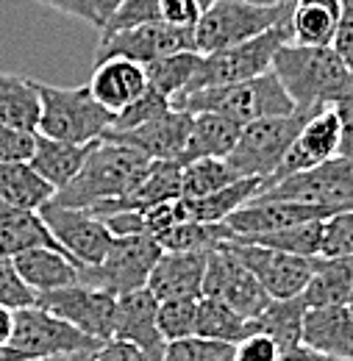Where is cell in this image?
I'll use <instances>...</instances> for the list:
<instances>
[{
    "label": "cell",
    "mask_w": 353,
    "mask_h": 361,
    "mask_svg": "<svg viewBox=\"0 0 353 361\" xmlns=\"http://www.w3.org/2000/svg\"><path fill=\"white\" fill-rule=\"evenodd\" d=\"M156 309H159V303L145 286L120 295L117 298V314H114V339L133 345L150 361H164L167 342L159 334Z\"/></svg>",
    "instance_id": "obj_19"
},
{
    "label": "cell",
    "mask_w": 353,
    "mask_h": 361,
    "mask_svg": "<svg viewBox=\"0 0 353 361\" xmlns=\"http://www.w3.org/2000/svg\"><path fill=\"white\" fill-rule=\"evenodd\" d=\"M37 306L50 312L53 317L70 322L81 334H87L97 342L114 339V314H117V295L89 286L73 283L64 289H53L37 295Z\"/></svg>",
    "instance_id": "obj_11"
},
{
    "label": "cell",
    "mask_w": 353,
    "mask_h": 361,
    "mask_svg": "<svg viewBox=\"0 0 353 361\" xmlns=\"http://www.w3.org/2000/svg\"><path fill=\"white\" fill-rule=\"evenodd\" d=\"M287 42H292L289 20L270 28L265 34H259V37H253V39H245V42L228 45L222 50H215V53H206V56H201L198 73H195L186 92H198L206 90V87H228V84H239V81L265 75L273 70L275 53Z\"/></svg>",
    "instance_id": "obj_7"
},
{
    "label": "cell",
    "mask_w": 353,
    "mask_h": 361,
    "mask_svg": "<svg viewBox=\"0 0 353 361\" xmlns=\"http://www.w3.org/2000/svg\"><path fill=\"white\" fill-rule=\"evenodd\" d=\"M353 292V256H314V270L301 292L306 309L348 306Z\"/></svg>",
    "instance_id": "obj_24"
},
{
    "label": "cell",
    "mask_w": 353,
    "mask_h": 361,
    "mask_svg": "<svg viewBox=\"0 0 353 361\" xmlns=\"http://www.w3.org/2000/svg\"><path fill=\"white\" fill-rule=\"evenodd\" d=\"M11 264L34 295L78 283V267L53 247H31L25 253H17L11 256Z\"/></svg>",
    "instance_id": "obj_23"
},
{
    "label": "cell",
    "mask_w": 353,
    "mask_h": 361,
    "mask_svg": "<svg viewBox=\"0 0 353 361\" xmlns=\"http://www.w3.org/2000/svg\"><path fill=\"white\" fill-rule=\"evenodd\" d=\"M311 114L314 111L295 109L292 114L262 117V120L242 126L237 147L225 159L228 167L237 173V178H251V176L270 178V176H275L287 147L292 145V139L298 136V131L304 128V123Z\"/></svg>",
    "instance_id": "obj_8"
},
{
    "label": "cell",
    "mask_w": 353,
    "mask_h": 361,
    "mask_svg": "<svg viewBox=\"0 0 353 361\" xmlns=\"http://www.w3.org/2000/svg\"><path fill=\"white\" fill-rule=\"evenodd\" d=\"M11 331H14V309L0 306V348H3V345H8Z\"/></svg>",
    "instance_id": "obj_52"
},
{
    "label": "cell",
    "mask_w": 353,
    "mask_h": 361,
    "mask_svg": "<svg viewBox=\"0 0 353 361\" xmlns=\"http://www.w3.org/2000/svg\"><path fill=\"white\" fill-rule=\"evenodd\" d=\"M323 223L325 220H314V223L281 228V231H270V233L231 236L225 242H248V245H262V247H270V250H281V253L311 259V256H320V247H323Z\"/></svg>",
    "instance_id": "obj_33"
},
{
    "label": "cell",
    "mask_w": 353,
    "mask_h": 361,
    "mask_svg": "<svg viewBox=\"0 0 353 361\" xmlns=\"http://www.w3.org/2000/svg\"><path fill=\"white\" fill-rule=\"evenodd\" d=\"M284 3H289V0H284Z\"/></svg>",
    "instance_id": "obj_57"
},
{
    "label": "cell",
    "mask_w": 353,
    "mask_h": 361,
    "mask_svg": "<svg viewBox=\"0 0 353 361\" xmlns=\"http://www.w3.org/2000/svg\"><path fill=\"white\" fill-rule=\"evenodd\" d=\"M301 345L320 356L353 361V317L348 306H317L304 312Z\"/></svg>",
    "instance_id": "obj_21"
},
{
    "label": "cell",
    "mask_w": 353,
    "mask_h": 361,
    "mask_svg": "<svg viewBox=\"0 0 353 361\" xmlns=\"http://www.w3.org/2000/svg\"><path fill=\"white\" fill-rule=\"evenodd\" d=\"M192 128V114L170 109L131 131H106L100 139H114L123 145H131L139 153H145L150 161H178Z\"/></svg>",
    "instance_id": "obj_18"
},
{
    "label": "cell",
    "mask_w": 353,
    "mask_h": 361,
    "mask_svg": "<svg viewBox=\"0 0 353 361\" xmlns=\"http://www.w3.org/2000/svg\"><path fill=\"white\" fill-rule=\"evenodd\" d=\"M331 47L342 59V64L353 73V11L345 8V6H342V14H340V23H337Z\"/></svg>",
    "instance_id": "obj_46"
},
{
    "label": "cell",
    "mask_w": 353,
    "mask_h": 361,
    "mask_svg": "<svg viewBox=\"0 0 353 361\" xmlns=\"http://www.w3.org/2000/svg\"><path fill=\"white\" fill-rule=\"evenodd\" d=\"M292 3H256V0H215L195 23V50L201 56L228 45L253 39L289 20Z\"/></svg>",
    "instance_id": "obj_4"
},
{
    "label": "cell",
    "mask_w": 353,
    "mask_h": 361,
    "mask_svg": "<svg viewBox=\"0 0 353 361\" xmlns=\"http://www.w3.org/2000/svg\"><path fill=\"white\" fill-rule=\"evenodd\" d=\"M37 212L76 267H95L106 259L114 236L109 233V228L103 226L100 217L89 214L84 209L56 206L50 200L40 206Z\"/></svg>",
    "instance_id": "obj_13"
},
{
    "label": "cell",
    "mask_w": 353,
    "mask_h": 361,
    "mask_svg": "<svg viewBox=\"0 0 353 361\" xmlns=\"http://www.w3.org/2000/svg\"><path fill=\"white\" fill-rule=\"evenodd\" d=\"M31 247H53V250L64 253L61 245L53 239V233L42 223L40 212L0 206V256L11 259V256L25 253Z\"/></svg>",
    "instance_id": "obj_28"
},
{
    "label": "cell",
    "mask_w": 353,
    "mask_h": 361,
    "mask_svg": "<svg viewBox=\"0 0 353 361\" xmlns=\"http://www.w3.org/2000/svg\"><path fill=\"white\" fill-rule=\"evenodd\" d=\"M164 361H234V345L189 336L164 345Z\"/></svg>",
    "instance_id": "obj_40"
},
{
    "label": "cell",
    "mask_w": 353,
    "mask_h": 361,
    "mask_svg": "<svg viewBox=\"0 0 353 361\" xmlns=\"http://www.w3.org/2000/svg\"><path fill=\"white\" fill-rule=\"evenodd\" d=\"M106 342H97L70 322L53 317L50 312L34 306L14 309V331L8 339V350H14L20 361H84Z\"/></svg>",
    "instance_id": "obj_5"
},
{
    "label": "cell",
    "mask_w": 353,
    "mask_h": 361,
    "mask_svg": "<svg viewBox=\"0 0 353 361\" xmlns=\"http://www.w3.org/2000/svg\"><path fill=\"white\" fill-rule=\"evenodd\" d=\"M173 109L189 111V114L212 111V114H220L237 126H248V123L262 120V117L292 114L295 103L287 94L284 84L278 81V75L270 70L265 75H256V78H248L239 84L186 92V94L173 100Z\"/></svg>",
    "instance_id": "obj_3"
},
{
    "label": "cell",
    "mask_w": 353,
    "mask_h": 361,
    "mask_svg": "<svg viewBox=\"0 0 353 361\" xmlns=\"http://www.w3.org/2000/svg\"><path fill=\"white\" fill-rule=\"evenodd\" d=\"M239 131H242V126L225 120L220 114H212V111L192 114L189 139H186V147H184L178 164L184 167L195 159H228L231 150L237 147Z\"/></svg>",
    "instance_id": "obj_27"
},
{
    "label": "cell",
    "mask_w": 353,
    "mask_h": 361,
    "mask_svg": "<svg viewBox=\"0 0 353 361\" xmlns=\"http://www.w3.org/2000/svg\"><path fill=\"white\" fill-rule=\"evenodd\" d=\"M84 361H150L142 350H136L128 342H120V339H109L100 350H95L89 359Z\"/></svg>",
    "instance_id": "obj_49"
},
{
    "label": "cell",
    "mask_w": 353,
    "mask_h": 361,
    "mask_svg": "<svg viewBox=\"0 0 353 361\" xmlns=\"http://www.w3.org/2000/svg\"><path fill=\"white\" fill-rule=\"evenodd\" d=\"M320 256H353V209H342L323 223Z\"/></svg>",
    "instance_id": "obj_41"
},
{
    "label": "cell",
    "mask_w": 353,
    "mask_h": 361,
    "mask_svg": "<svg viewBox=\"0 0 353 361\" xmlns=\"http://www.w3.org/2000/svg\"><path fill=\"white\" fill-rule=\"evenodd\" d=\"M87 90L106 111L117 114L148 90V75H145V67L136 61L106 59V61L95 64V73L89 78Z\"/></svg>",
    "instance_id": "obj_22"
},
{
    "label": "cell",
    "mask_w": 353,
    "mask_h": 361,
    "mask_svg": "<svg viewBox=\"0 0 353 361\" xmlns=\"http://www.w3.org/2000/svg\"><path fill=\"white\" fill-rule=\"evenodd\" d=\"M273 183H275L273 176L270 178L251 176V178H237L234 183L222 186V189L206 195V197H184L186 217L195 220V223H222L228 214H234L237 209L256 200Z\"/></svg>",
    "instance_id": "obj_25"
},
{
    "label": "cell",
    "mask_w": 353,
    "mask_h": 361,
    "mask_svg": "<svg viewBox=\"0 0 353 361\" xmlns=\"http://www.w3.org/2000/svg\"><path fill=\"white\" fill-rule=\"evenodd\" d=\"M156 242L162 245L164 253H186V250H212L220 242H225V228L222 223H195L184 220L176 226L164 228L156 233Z\"/></svg>",
    "instance_id": "obj_36"
},
{
    "label": "cell",
    "mask_w": 353,
    "mask_h": 361,
    "mask_svg": "<svg viewBox=\"0 0 353 361\" xmlns=\"http://www.w3.org/2000/svg\"><path fill=\"white\" fill-rule=\"evenodd\" d=\"M234 180L237 173L225 159H195L181 167V197H206Z\"/></svg>",
    "instance_id": "obj_37"
},
{
    "label": "cell",
    "mask_w": 353,
    "mask_h": 361,
    "mask_svg": "<svg viewBox=\"0 0 353 361\" xmlns=\"http://www.w3.org/2000/svg\"><path fill=\"white\" fill-rule=\"evenodd\" d=\"M259 200H301L334 209H353V159L334 156L311 170L278 178Z\"/></svg>",
    "instance_id": "obj_10"
},
{
    "label": "cell",
    "mask_w": 353,
    "mask_h": 361,
    "mask_svg": "<svg viewBox=\"0 0 353 361\" xmlns=\"http://www.w3.org/2000/svg\"><path fill=\"white\" fill-rule=\"evenodd\" d=\"M37 90L42 100L37 134L61 139V142L89 145L112 128L114 114L106 111L89 94L87 87H53V84L37 81Z\"/></svg>",
    "instance_id": "obj_6"
},
{
    "label": "cell",
    "mask_w": 353,
    "mask_h": 361,
    "mask_svg": "<svg viewBox=\"0 0 353 361\" xmlns=\"http://www.w3.org/2000/svg\"><path fill=\"white\" fill-rule=\"evenodd\" d=\"M342 209L334 206H317V203H301V200H251L248 206L237 209L222 220L225 239L231 236H253V233H270L281 228L304 226L314 220H328Z\"/></svg>",
    "instance_id": "obj_16"
},
{
    "label": "cell",
    "mask_w": 353,
    "mask_h": 361,
    "mask_svg": "<svg viewBox=\"0 0 353 361\" xmlns=\"http://www.w3.org/2000/svg\"><path fill=\"white\" fill-rule=\"evenodd\" d=\"M206 262H209V250L162 253L145 289L156 298V303L176 300V298H201Z\"/></svg>",
    "instance_id": "obj_20"
},
{
    "label": "cell",
    "mask_w": 353,
    "mask_h": 361,
    "mask_svg": "<svg viewBox=\"0 0 353 361\" xmlns=\"http://www.w3.org/2000/svg\"><path fill=\"white\" fill-rule=\"evenodd\" d=\"M198 64H201V53L184 50V53H173V56H164V59L145 64V75H148V84L153 90L162 92L173 103L176 97H181L189 90V84L198 73Z\"/></svg>",
    "instance_id": "obj_34"
},
{
    "label": "cell",
    "mask_w": 353,
    "mask_h": 361,
    "mask_svg": "<svg viewBox=\"0 0 353 361\" xmlns=\"http://www.w3.org/2000/svg\"><path fill=\"white\" fill-rule=\"evenodd\" d=\"M34 303H37V295L23 283V278L17 275L11 259L0 256V306L25 309V306H34Z\"/></svg>",
    "instance_id": "obj_42"
},
{
    "label": "cell",
    "mask_w": 353,
    "mask_h": 361,
    "mask_svg": "<svg viewBox=\"0 0 353 361\" xmlns=\"http://www.w3.org/2000/svg\"><path fill=\"white\" fill-rule=\"evenodd\" d=\"M195 336L237 345L239 339L248 336V319L239 317L234 309H228L225 303L215 300V298H198Z\"/></svg>",
    "instance_id": "obj_35"
},
{
    "label": "cell",
    "mask_w": 353,
    "mask_h": 361,
    "mask_svg": "<svg viewBox=\"0 0 353 361\" xmlns=\"http://www.w3.org/2000/svg\"><path fill=\"white\" fill-rule=\"evenodd\" d=\"M228 250L256 275L270 300H287L298 298L314 270V256H292L281 250H270L262 245H248V242H225Z\"/></svg>",
    "instance_id": "obj_15"
},
{
    "label": "cell",
    "mask_w": 353,
    "mask_h": 361,
    "mask_svg": "<svg viewBox=\"0 0 353 361\" xmlns=\"http://www.w3.org/2000/svg\"><path fill=\"white\" fill-rule=\"evenodd\" d=\"M50 197L53 189L31 170L28 161H0V206L37 212Z\"/></svg>",
    "instance_id": "obj_31"
},
{
    "label": "cell",
    "mask_w": 353,
    "mask_h": 361,
    "mask_svg": "<svg viewBox=\"0 0 353 361\" xmlns=\"http://www.w3.org/2000/svg\"><path fill=\"white\" fill-rule=\"evenodd\" d=\"M159 8H162V23L167 25L195 28L201 17V6L195 0H159Z\"/></svg>",
    "instance_id": "obj_45"
},
{
    "label": "cell",
    "mask_w": 353,
    "mask_h": 361,
    "mask_svg": "<svg viewBox=\"0 0 353 361\" xmlns=\"http://www.w3.org/2000/svg\"><path fill=\"white\" fill-rule=\"evenodd\" d=\"M281 350L265 334H248L234 345V361H278Z\"/></svg>",
    "instance_id": "obj_44"
},
{
    "label": "cell",
    "mask_w": 353,
    "mask_h": 361,
    "mask_svg": "<svg viewBox=\"0 0 353 361\" xmlns=\"http://www.w3.org/2000/svg\"><path fill=\"white\" fill-rule=\"evenodd\" d=\"M148 167H150V159L131 145H123L114 139H95L89 142L87 159L76 173V178L64 189L53 192L50 203L87 212L95 203L126 197L145 178Z\"/></svg>",
    "instance_id": "obj_1"
},
{
    "label": "cell",
    "mask_w": 353,
    "mask_h": 361,
    "mask_svg": "<svg viewBox=\"0 0 353 361\" xmlns=\"http://www.w3.org/2000/svg\"><path fill=\"white\" fill-rule=\"evenodd\" d=\"M304 312H306V306H304L301 295L287 298V300H270L253 319H248V334H265L284 353V350L301 345Z\"/></svg>",
    "instance_id": "obj_30"
},
{
    "label": "cell",
    "mask_w": 353,
    "mask_h": 361,
    "mask_svg": "<svg viewBox=\"0 0 353 361\" xmlns=\"http://www.w3.org/2000/svg\"><path fill=\"white\" fill-rule=\"evenodd\" d=\"M40 114H42V100L37 81L14 73H0V120L17 131L37 134Z\"/></svg>",
    "instance_id": "obj_29"
},
{
    "label": "cell",
    "mask_w": 353,
    "mask_h": 361,
    "mask_svg": "<svg viewBox=\"0 0 353 361\" xmlns=\"http://www.w3.org/2000/svg\"><path fill=\"white\" fill-rule=\"evenodd\" d=\"M162 245L150 233L117 236L106 253V259L95 267H78V281L106 289L112 295H126L133 289L148 286V278L162 259Z\"/></svg>",
    "instance_id": "obj_9"
},
{
    "label": "cell",
    "mask_w": 353,
    "mask_h": 361,
    "mask_svg": "<svg viewBox=\"0 0 353 361\" xmlns=\"http://www.w3.org/2000/svg\"><path fill=\"white\" fill-rule=\"evenodd\" d=\"M340 117L331 106L314 111L309 120L304 123V128L298 131V136L292 139V145L287 147L278 170L273 178H287V176H295V173H304L311 170L334 156H340Z\"/></svg>",
    "instance_id": "obj_17"
},
{
    "label": "cell",
    "mask_w": 353,
    "mask_h": 361,
    "mask_svg": "<svg viewBox=\"0 0 353 361\" xmlns=\"http://www.w3.org/2000/svg\"><path fill=\"white\" fill-rule=\"evenodd\" d=\"M87 150L89 145L61 142V139L37 134L34 136V153H31L28 164L53 192H59L76 178V173L81 170V164L87 159Z\"/></svg>",
    "instance_id": "obj_26"
},
{
    "label": "cell",
    "mask_w": 353,
    "mask_h": 361,
    "mask_svg": "<svg viewBox=\"0 0 353 361\" xmlns=\"http://www.w3.org/2000/svg\"><path fill=\"white\" fill-rule=\"evenodd\" d=\"M201 298H215L245 319H253L270 303V298L262 289V283L256 281V275L228 250L225 242L209 250Z\"/></svg>",
    "instance_id": "obj_14"
},
{
    "label": "cell",
    "mask_w": 353,
    "mask_h": 361,
    "mask_svg": "<svg viewBox=\"0 0 353 361\" xmlns=\"http://www.w3.org/2000/svg\"><path fill=\"white\" fill-rule=\"evenodd\" d=\"M34 136L17 131L0 120V161H28L34 153Z\"/></svg>",
    "instance_id": "obj_43"
},
{
    "label": "cell",
    "mask_w": 353,
    "mask_h": 361,
    "mask_svg": "<svg viewBox=\"0 0 353 361\" xmlns=\"http://www.w3.org/2000/svg\"><path fill=\"white\" fill-rule=\"evenodd\" d=\"M103 226L109 228V233L117 239V236H136V233H148L145 231V220H142V212H114V214H106L100 217Z\"/></svg>",
    "instance_id": "obj_47"
},
{
    "label": "cell",
    "mask_w": 353,
    "mask_h": 361,
    "mask_svg": "<svg viewBox=\"0 0 353 361\" xmlns=\"http://www.w3.org/2000/svg\"><path fill=\"white\" fill-rule=\"evenodd\" d=\"M120 3H123V0H95V11H97V20L103 23V20H106V17H109V14H112V11H114ZM100 23H97V28H100Z\"/></svg>",
    "instance_id": "obj_53"
},
{
    "label": "cell",
    "mask_w": 353,
    "mask_h": 361,
    "mask_svg": "<svg viewBox=\"0 0 353 361\" xmlns=\"http://www.w3.org/2000/svg\"><path fill=\"white\" fill-rule=\"evenodd\" d=\"M342 11H334L328 6L320 3H306V0H292V11H289V31H292V42L295 45H331L337 23H340Z\"/></svg>",
    "instance_id": "obj_32"
},
{
    "label": "cell",
    "mask_w": 353,
    "mask_h": 361,
    "mask_svg": "<svg viewBox=\"0 0 353 361\" xmlns=\"http://www.w3.org/2000/svg\"><path fill=\"white\" fill-rule=\"evenodd\" d=\"M170 109H173V103L162 92H156L148 84V90L142 92L133 103H128L123 111L114 114L109 131H131V128L148 123V120H153V117H159V114H164V111H170Z\"/></svg>",
    "instance_id": "obj_39"
},
{
    "label": "cell",
    "mask_w": 353,
    "mask_h": 361,
    "mask_svg": "<svg viewBox=\"0 0 353 361\" xmlns=\"http://www.w3.org/2000/svg\"><path fill=\"white\" fill-rule=\"evenodd\" d=\"M184 50L198 53L195 50V28L167 25V23H145V25H133L126 31L103 34L95 47V64H100L106 59H128V61H136L145 67L156 59L184 53Z\"/></svg>",
    "instance_id": "obj_12"
},
{
    "label": "cell",
    "mask_w": 353,
    "mask_h": 361,
    "mask_svg": "<svg viewBox=\"0 0 353 361\" xmlns=\"http://www.w3.org/2000/svg\"><path fill=\"white\" fill-rule=\"evenodd\" d=\"M273 73L292 97L295 109L320 111L353 94V73L342 64L331 45L287 42L273 59Z\"/></svg>",
    "instance_id": "obj_2"
},
{
    "label": "cell",
    "mask_w": 353,
    "mask_h": 361,
    "mask_svg": "<svg viewBox=\"0 0 353 361\" xmlns=\"http://www.w3.org/2000/svg\"><path fill=\"white\" fill-rule=\"evenodd\" d=\"M289 3H292V0H289Z\"/></svg>",
    "instance_id": "obj_58"
},
{
    "label": "cell",
    "mask_w": 353,
    "mask_h": 361,
    "mask_svg": "<svg viewBox=\"0 0 353 361\" xmlns=\"http://www.w3.org/2000/svg\"><path fill=\"white\" fill-rule=\"evenodd\" d=\"M334 111H337V117H340V156H348L353 159V94L351 97H345V100H340L337 106H331Z\"/></svg>",
    "instance_id": "obj_50"
},
{
    "label": "cell",
    "mask_w": 353,
    "mask_h": 361,
    "mask_svg": "<svg viewBox=\"0 0 353 361\" xmlns=\"http://www.w3.org/2000/svg\"><path fill=\"white\" fill-rule=\"evenodd\" d=\"M195 317H198V298H176V300H162L156 309L159 334L164 342H178L195 336Z\"/></svg>",
    "instance_id": "obj_38"
},
{
    "label": "cell",
    "mask_w": 353,
    "mask_h": 361,
    "mask_svg": "<svg viewBox=\"0 0 353 361\" xmlns=\"http://www.w3.org/2000/svg\"><path fill=\"white\" fill-rule=\"evenodd\" d=\"M50 361H64V359H50Z\"/></svg>",
    "instance_id": "obj_56"
},
{
    "label": "cell",
    "mask_w": 353,
    "mask_h": 361,
    "mask_svg": "<svg viewBox=\"0 0 353 361\" xmlns=\"http://www.w3.org/2000/svg\"><path fill=\"white\" fill-rule=\"evenodd\" d=\"M342 6H345V8H351V11H353V0H342Z\"/></svg>",
    "instance_id": "obj_55"
},
{
    "label": "cell",
    "mask_w": 353,
    "mask_h": 361,
    "mask_svg": "<svg viewBox=\"0 0 353 361\" xmlns=\"http://www.w3.org/2000/svg\"><path fill=\"white\" fill-rule=\"evenodd\" d=\"M278 361H328V356H320V353H314L309 350L306 345H295V348H289V350H284Z\"/></svg>",
    "instance_id": "obj_51"
},
{
    "label": "cell",
    "mask_w": 353,
    "mask_h": 361,
    "mask_svg": "<svg viewBox=\"0 0 353 361\" xmlns=\"http://www.w3.org/2000/svg\"><path fill=\"white\" fill-rule=\"evenodd\" d=\"M348 312H351V317H353V292H351V298H348Z\"/></svg>",
    "instance_id": "obj_54"
},
{
    "label": "cell",
    "mask_w": 353,
    "mask_h": 361,
    "mask_svg": "<svg viewBox=\"0 0 353 361\" xmlns=\"http://www.w3.org/2000/svg\"><path fill=\"white\" fill-rule=\"evenodd\" d=\"M37 3H42L47 8H53V11H61V14H67V17H76V20H84L89 25H95L97 28V11H95V0H37Z\"/></svg>",
    "instance_id": "obj_48"
}]
</instances>
